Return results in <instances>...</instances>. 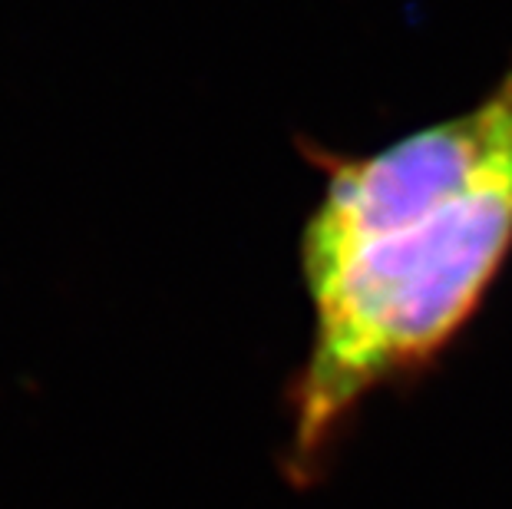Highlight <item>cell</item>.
<instances>
[{"mask_svg": "<svg viewBox=\"0 0 512 509\" xmlns=\"http://www.w3.org/2000/svg\"><path fill=\"white\" fill-rule=\"evenodd\" d=\"M298 248L311 331L291 460L308 467L370 394L460 338L509 262L512 60L470 110L324 159Z\"/></svg>", "mask_w": 512, "mask_h": 509, "instance_id": "6da1fadb", "label": "cell"}]
</instances>
